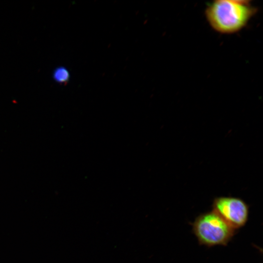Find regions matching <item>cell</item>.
Masks as SVG:
<instances>
[{
  "instance_id": "obj_1",
  "label": "cell",
  "mask_w": 263,
  "mask_h": 263,
  "mask_svg": "<svg viewBox=\"0 0 263 263\" xmlns=\"http://www.w3.org/2000/svg\"><path fill=\"white\" fill-rule=\"evenodd\" d=\"M257 12L250 0H218L207 4L205 16L214 31L231 34L245 27Z\"/></svg>"
},
{
  "instance_id": "obj_2",
  "label": "cell",
  "mask_w": 263,
  "mask_h": 263,
  "mask_svg": "<svg viewBox=\"0 0 263 263\" xmlns=\"http://www.w3.org/2000/svg\"><path fill=\"white\" fill-rule=\"evenodd\" d=\"M192 230L199 243L207 247L226 245L235 230L213 210L199 215Z\"/></svg>"
},
{
  "instance_id": "obj_3",
  "label": "cell",
  "mask_w": 263,
  "mask_h": 263,
  "mask_svg": "<svg viewBox=\"0 0 263 263\" xmlns=\"http://www.w3.org/2000/svg\"><path fill=\"white\" fill-rule=\"evenodd\" d=\"M212 210L235 230L244 226L248 218V206L239 198L216 197L213 201Z\"/></svg>"
},
{
  "instance_id": "obj_4",
  "label": "cell",
  "mask_w": 263,
  "mask_h": 263,
  "mask_svg": "<svg viewBox=\"0 0 263 263\" xmlns=\"http://www.w3.org/2000/svg\"><path fill=\"white\" fill-rule=\"evenodd\" d=\"M70 75L68 71L63 67L56 69L53 73V78L57 82L64 83L69 80Z\"/></svg>"
}]
</instances>
